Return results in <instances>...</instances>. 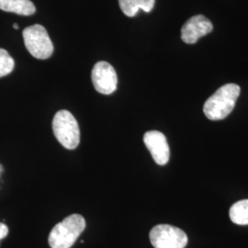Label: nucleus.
I'll list each match as a JSON object with an SVG mask.
<instances>
[{"mask_svg":"<svg viewBox=\"0 0 248 248\" xmlns=\"http://www.w3.org/2000/svg\"><path fill=\"white\" fill-rule=\"evenodd\" d=\"M240 87L236 84H226L218 89L205 102L203 112L212 121L225 119L232 111L240 95Z\"/></svg>","mask_w":248,"mask_h":248,"instance_id":"1","label":"nucleus"},{"mask_svg":"<svg viewBox=\"0 0 248 248\" xmlns=\"http://www.w3.org/2000/svg\"><path fill=\"white\" fill-rule=\"evenodd\" d=\"M86 228V221L80 214H72L57 223L49 234L51 248H70Z\"/></svg>","mask_w":248,"mask_h":248,"instance_id":"2","label":"nucleus"},{"mask_svg":"<svg viewBox=\"0 0 248 248\" xmlns=\"http://www.w3.org/2000/svg\"><path fill=\"white\" fill-rule=\"evenodd\" d=\"M53 134L66 149H76L80 142L79 126L70 111L59 110L53 120Z\"/></svg>","mask_w":248,"mask_h":248,"instance_id":"3","label":"nucleus"},{"mask_svg":"<svg viewBox=\"0 0 248 248\" xmlns=\"http://www.w3.org/2000/svg\"><path fill=\"white\" fill-rule=\"evenodd\" d=\"M22 34L27 50L34 58L45 60L51 57L53 45L45 27L40 24L28 27Z\"/></svg>","mask_w":248,"mask_h":248,"instance_id":"4","label":"nucleus"},{"mask_svg":"<svg viewBox=\"0 0 248 248\" xmlns=\"http://www.w3.org/2000/svg\"><path fill=\"white\" fill-rule=\"evenodd\" d=\"M150 241L155 248H185L187 236L185 232L177 227L159 224L151 230Z\"/></svg>","mask_w":248,"mask_h":248,"instance_id":"5","label":"nucleus"},{"mask_svg":"<svg viewBox=\"0 0 248 248\" xmlns=\"http://www.w3.org/2000/svg\"><path fill=\"white\" fill-rule=\"evenodd\" d=\"M91 78L94 88L98 93L110 95L117 89L118 78L115 69L108 62L100 61L93 67Z\"/></svg>","mask_w":248,"mask_h":248,"instance_id":"6","label":"nucleus"},{"mask_svg":"<svg viewBox=\"0 0 248 248\" xmlns=\"http://www.w3.org/2000/svg\"><path fill=\"white\" fill-rule=\"evenodd\" d=\"M143 142L157 165L165 166L169 163L170 149L164 133L158 131L147 132L143 135Z\"/></svg>","mask_w":248,"mask_h":248,"instance_id":"7","label":"nucleus"},{"mask_svg":"<svg viewBox=\"0 0 248 248\" xmlns=\"http://www.w3.org/2000/svg\"><path fill=\"white\" fill-rule=\"evenodd\" d=\"M213 23L203 15L189 18L181 29V39L187 45H194L200 38L213 31Z\"/></svg>","mask_w":248,"mask_h":248,"instance_id":"8","label":"nucleus"},{"mask_svg":"<svg viewBox=\"0 0 248 248\" xmlns=\"http://www.w3.org/2000/svg\"><path fill=\"white\" fill-rule=\"evenodd\" d=\"M0 9L23 16H31L36 11L31 0H0Z\"/></svg>","mask_w":248,"mask_h":248,"instance_id":"9","label":"nucleus"},{"mask_svg":"<svg viewBox=\"0 0 248 248\" xmlns=\"http://www.w3.org/2000/svg\"><path fill=\"white\" fill-rule=\"evenodd\" d=\"M155 0H119L120 8L128 17L136 16L140 9L150 12L155 7Z\"/></svg>","mask_w":248,"mask_h":248,"instance_id":"10","label":"nucleus"},{"mask_svg":"<svg viewBox=\"0 0 248 248\" xmlns=\"http://www.w3.org/2000/svg\"><path fill=\"white\" fill-rule=\"evenodd\" d=\"M230 219L238 225H248V200L237 202L231 207Z\"/></svg>","mask_w":248,"mask_h":248,"instance_id":"11","label":"nucleus"},{"mask_svg":"<svg viewBox=\"0 0 248 248\" xmlns=\"http://www.w3.org/2000/svg\"><path fill=\"white\" fill-rule=\"evenodd\" d=\"M15 62L9 53L0 48V78L6 77L13 71Z\"/></svg>","mask_w":248,"mask_h":248,"instance_id":"12","label":"nucleus"},{"mask_svg":"<svg viewBox=\"0 0 248 248\" xmlns=\"http://www.w3.org/2000/svg\"><path fill=\"white\" fill-rule=\"evenodd\" d=\"M9 233V227L4 223L0 222V240L4 239Z\"/></svg>","mask_w":248,"mask_h":248,"instance_id":"13","label":"nucleus"},{"mask_svg":"<svg viewBox=\"0 0 248 248\" xmlns=\"http://www.w3.org/2000/svg\"><path fill=\"white\" fill-rule=\"evenodd\" d=\"M13 27H14V29H15V30H18V25L17 23H14V24H13Z\"/></svg>","mask_w":248,"mask_h":248,"instance_id":"14","label":"nucleus"}]
</instances>
